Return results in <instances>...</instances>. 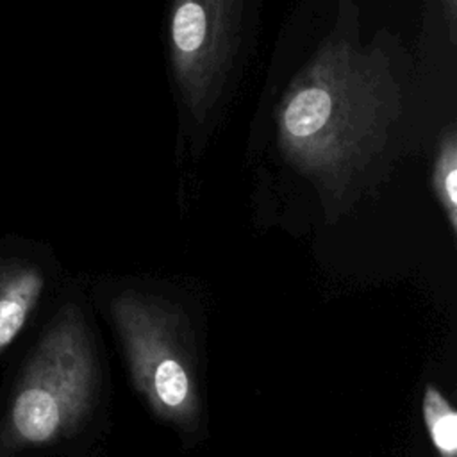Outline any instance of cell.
<instances>
[{"mask_svg":"<svg viewBox=\"0 0 457 457\" xmlns=\"http://www.w3.org/2000/svg\"><path fill=\"white\" fill-rule=\"evenodd\" d=\"M443 2V12L445 20L448 23V32L452 43L457 39V0H441Z\"/></svg>","mask_w":457,"mask_h":457,"instance_id":"8","label":"cell"},{"mask_svg":"<svg viewBox=\"0 0 457 457\" xmlns=\"http://www.w3.org/2000/svg\"><path fill=\"white\" fill-rule=\"evenodd\" d=\"M45 277L30 262L0 261V352L20 334L37 305Z\"/></svg>","mask_w":457,"mask_h":457,"instance_id":"5","label":"cell"},{"mask_svg":"<svg viewBox=\"0 0 457 457\" xmlns=\"http://www.w3.org/2000/svg\"><path fill=\"white\" fill-rule=\"evenodd\" d=\"M432 187L452 232H457V139L453 129H448L437 145Z\"/></svg>","mask_w":457,"mask_h":457,"instance_id":"7","label":"cell"},{"mask_svg":"<svg viewBox=\"0 0 457 457\" xmlns=\"http://www.w3.org/2000/svg\"><path fill=\"white\" fill-rule=\"evenodd\" d=\"M246 0H173L170 59L187 114L205 121L239 54Z\"/></svg>","mask_w":457,"mask_h":457,"instance_id":"4","label":"cell"},{"mask_svg":"<svg viewBox=\"0 0 457 457\" xmlns=\"http://www.w3.org/2000/svg\"><path fill=\"white\" fill-rule=\"evenodd\" d=\"M136 387L162 420L189 427L200 411L198 384L180 321L170 309L136 293L111 305Z\"/></svg>","mask_w":457,"mask_h":457,"instance_id":"3","label":"cell"},{"mask_svg":"<svg viewBox=\"0 0 457 457\" xmlns=\"http://www.w3.org/2000/svg\"><path fill=\"white\" fill-rule=\"evenodd\" d=\"M400 114V89L386 59L334 36L286 91L278 145L302 171L332 179L373 155Z\"/></svg>","mask_w":457,"mask_h":457,"instance_id":"1","label":"cell"},{"mask_svg":"<svg viewBox=\"0 0 457 457\" xmlns=\"http://www.w3.org/2000/svg\"><path fill=\"white\" fill-rule=\"evenodd\" d=\"M421 414L439 457H457V412L434 384L425 387Z\"/></svg>","mask_w":457,"mask_h":457,"instance_id":"6","label":"cell"},{"mask_svg":"<svg viewBox=\"0 0 457 457\" xmlns=\"http://www.w3.org/2000/svg\"><path fill=\"white\" fill-rule=\"evenodd\" d=\"M95 382L89 332L80 311L66 305L20 375L0 425V448H37L71 434L91 407Z\"/></svg>","mask_w":457,"mask_h":457,"instance_id":"2","label":"cell"}]
</instances>
